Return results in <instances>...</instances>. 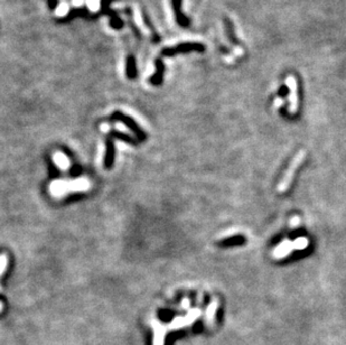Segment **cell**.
<instances>
[{"label":"cell","instance_id":"6da1fadb","mask_svg":"<svg viewBox=\"0 0 346 345\" xmlns=\"http://www.w3.org/2000/svg\"><path fill=\"white\" fill-rule=\"evenodd\" d=\"M204 50H205V46L203 44L187 42V43H181L174 47L165 49L164 54L167 55V56H171V55H175V54L191 53V52H204Z\"/></svg>","mask_w":346,"mask_h":345},{"label":"cell","instance_id":"7a4b0ae2","mask_svg":"<svg viewBox=\"0 0 346 345\" xmlns=\"http://www.w3.org/2000/svg\"><path fill=\"white\" fill-rule=\"evenodd\" d=\"M304 158H305L304 151H300V153L296 157H295V159L293 160V163L290 164L288 170L286 171V174H284L283 179H282V181L280 183V185H279V191L283 192V191H286L288 189V186L290 185V183H292V180H293V177L295 175V171H296L299 164L302 163V161L304 160Z\"/></svg>","mask_w":346,"mask_h":345},{"label":"cell","instance_id":"3957f363","mask_svg":"<svg viewBox=\"0 0 346 345\" xmlns=\"http://www.w3.org/2000/svg\"><path fill=\"white\" fill-rule=\"evenodd\" d=\"M181 4H182V0H172V7H174V12H175L177 23L180 24L182 27H187L188 25H190V20H188V18L185 17L184 15L182 14V10H181L182 5Z\"/></svg>","mask_w":346,"mask_h":345},{"label":"cell","instance_id":"277c9868","mask_svg":"<svg viewBox=\"0 0 346 345\" xmlns=\"http://www.w3.org/2000/svg\"><path fill=\"white\" fill-rule=\"evenodd\" d=\"M154 331H155L154 345H164L165 335L167 333L166 326H164L160 323H154Z\"/></svg>","mask_w":346,"mask_h":345},{"label":"cell","instance_id":"5b68a950","mask_svg":"<svg viewBox=\"0 0 346 345\" xmlns=\"http://www.w3.org/2000/svg\"><path fill=\"white\" fill-rule=\"evenodd\" d=\"M54 161L55 164L59 166V168H61L62 170H68L70 168V160L68 157H66L64 154L62 153H56L54 155Z\"/></svg>","mask_w":346,"mask_h":345},{"label":"cell","instance_id":"8992f818","mask_svg":"<svg viewBox=\"0 0 346 345\" xmlns=\"http://www.w3.org/2000/svg\"><path fill=\"white\" fill-rule=\"evenodd\" d=\"M224 25H225L226 34H227V36H228V39H230V42L233 45H239L238 38L236 37V34H234V29H233V25L231 23V20H228L227 18H225L224 19Z\"/></svg>","mask_w":346,"mask_h":345},{"label":"cell","instance_id":"52a82bcc","mask_svg":"<svg viewBox=\"0 0 346 345\" xmlns=\"http://www.w3.org/2000/svg\"><path fill=\"white\" fill-rule=\"evenodd\" d=\"M215 312H216V304H212L206 312V322L208 324H212L213 322H214Z\"/></svg>","mask_w":346,"mask_h":345},{"label":"cell","instance_id":"ba28073f","mask_svg":"<svg viewBox=\"0 0 346 345\" xmlns=\"http://www.w3.org/2000/svg\"><path fill=\"white\" fill-rule=\"evenodd\" d=\"M7 262H8V258L5 255L0 256V275H2L5 269H6Z\"/></svg>","mask_w":346,"mask_h":345},{"label":"cell","instance_id":"9c48e42d","mask_svg":"<svg viewBox=\"0 0 346 345\" xmlns=\"http://www.w3.org/2000/svg\"><path fill=\"white\" fill-rule=\"evenodd\" d=\"M66 12H68V5H65V4H62L60 6V8L57 9V14L59 15H64Z\"/></svg>","mask_w":346,"mask_h":345},{"label":"cell","instance_id":"30bf717a","mask_svg":"<svg viewBox=\"0 0 346 345\" xmlns=\"http://www.w3.org/2000/svg\"><path fill=\"white\" fill-rule=\"evenodd\" d=\"M90 7L92 9L99 8V0H90Z\"/></svg>","mask_w":346,"mask_h":345},{"label":"cell","instance_id":"8fae6325","mask_svg":"<svg viewBox=\"0 0 346 345\" xmlns=\"http://www.w3.org/2000/svg\"><path fill=\"white\" fill-rule=\"evenodd\" d=\"M2 309H3V304L0 303V312H2Z\"/></svg>","mask_w":346,"mask_h":345}]
</instances>
